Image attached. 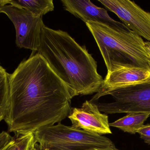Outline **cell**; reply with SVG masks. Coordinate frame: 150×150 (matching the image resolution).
Masks as SVG:
<instances>
[{"label":"cell","mask_w":150,"mask_h":150,"mask_svg":"<svg viewBox=\"0 0 150 150\" xmlns=\"http://www.w3.org/2000/svg\"><path fill=\"white\" fill-rule=\"evenodd\" d=\"M8 79L9 108L4 121L17 136L60 123L71 112L74 93L38 53L21 62Z\"/></svg>","instance_id":"obj_1"},{"label":"cell","mask_w":150,"mask_h":150,"mask_svg":"<svg viewBox=\"0 0 150 150\" xmlns=\"http://www.w3.org/2000/svg\"><path fill=\"white\" fill-rule=\"evenodd\" d=\"M37 52L75 96L98 92L104 79L98 72L97 62L68 33L45 26Z\"/></svg>","instance_id":"obj_2"},{"label":"cell","mask_w":150,"mask_h":150,"mask_svg":"<svg viewBox=\"0 0 150 150\" xmlns=\"http://www.w3.org/2000/svg\"><path fill=\"white\" fill-rule=\"evenodd\" d=\"M105 61L108 72L122 68L150 71V56L142 38L129 30L97 22L86 23Z\"/></svg>","instance_id":"obj_3"},{"label":"cell","mask_w":150,"mask_h":150,"mask_svg":"<svg viewBox=\"0 0 150 150\" xmlns=\"http://www.w3.org/2000/svg\"><path fill=\"white\" fill-rule=\"evenodd\" d=\"M34 140L47 150H88L115 147L109 138L59 123L44 127L34 133Z\"/></svg>","instance_id":"obj_4"},{"label":"cell","mask_w":150,"mask_h":150,"mask_svg":"<svg viewBox=\"0 0 150 150\" xmlns=\"http://www.w3.org/2000/svg\"><path fill=\"white\" fill-rule=\"evenodd\" d=\"M108 95H111L114 101L94 102L100 111L104 114H150V78L145 82L116 89Z\"/></svg>","instance_id":"obj_5"},{"label":"cell","mask_w":150,"mask_h":150,"mask_svg":"<svg viewBox=\"0 0 150 150\" xmlns=\"http://www.w3.org/2000/svg\"><path fill=\"white\" fill-rule=\"evenodd\" d=\"M0 13L7 15L14 24L17 46L30 49L33 53L38 51L42 29L45 26L42 17L35 16L25 9L11 4L1 6Z\"/></svg>","instance_id":"obj_6"},{"label":"cell","mask_w":150,"mask_h":150,"mask_svg":"<svg viewBox=\"0 0 150 150\" xmlns=\"http://www.w3.org/2000/svg\"><path fill=\"white\" fill-rule=\"evenodd\" d=\"M130 31L150 42V13L129 0H98Z\"/></svg>","instance_id":"obj_7"},{"label":"cell","mask_w":150,"mask_h":150,"mask_svg":"<svg viewBox=\"0 0 150 150\" xmlns=\"http://www.w3.org/2000/svg\"><path fill=\"white\" fill-rule=\"evenodd\" d=\"M68 117L73 127L100 135L112 134L108 116L102 113L94 102L86 100L80 108L72 109Z\"/></svg>","instance_id":"obj_8"},{"label":"cell","mask_w":150,"mask_h":150,"mask_svg":"<svg viewBox=\"0 0 150 150\" xmlns=\"http://www.w3.org/2000/svg\"><path fill=\"white\" fill-rule=\"evenodd\" d=\"M64 9L86 23L97 22L116 29L129 30L124 24L115 21L106 10L94 5L89 0H62Z\"/></svg>","instance_id":"obj_9"},{"label":"cell","mask_w":150,"mask_h":150,"mask_svg":"<svg viewBox=\"0 0 150 150\" xmlns=\"http://www.w3.org/2000/svg\"><path fill=\"white\" fill-rule=\"evenodd\" d=\"M150 78V71L134 68H122L108 72L98 92L91 102H96L111 91L125 86L145 82Z\"/></svg>","instance_id":"obj_10"},{"label":"cell","mask_w":150,"mask_h":150,"mask_svg":"<svg viewBox=\"0 0 150 150\" xmlns=\"http://www.w3.org/2000/svg\"><path fill=\"white\" fill-rule=\"evenodd\" d=\"M150 116L149 113H129L109 123L110 127L117 128L125 133L134 134L143 126Z\"/></svg>","instance_id":"obj_11"},{"label":"cell","mask_w":150,"mask_h":150,"mask_svg":"<svg viewBox=\"0 0 150 150\" xmlns=\"http://www.w3.org/2000/svg\"><path fill=\"white\" fill-rule=\"evenodd\" d=\"M9 4L25 9L33 15L40 17L54 10L52 0H9Z\"/></svg>","instance_id":"obj_12"},{"label":"cell","mask_w":150,"mask_h":150,"mask_svg":"<svg viewBox=\"0 0 150 150\" xmlns=\"http://www.w3.org/2000/svg\"><path fill=\"white\" fill-rule=\"evenodd\" d=\"M9 75L0 65V122L4 120L9 108Z\"/></svg>","instance_id":"obj_13"},{"label":"cell","mask_w":150,"mask_h":150,"mask_svg":"<svg viewBox=\"0 0 150 150\" xmlns=\"http://www.w3.org/2000/svg\"><path fill=\"white\" fill-rule=\"evenodd\" d=\"M34 140L33 133L19 136L2 150H28Z\"/></svg>","instance_id":"obj_14"},{"label":"cell","mask_w":150,"mask_h":150,"mask_svg":"<svg viewBox=\"0 0 150 150\" xmlns=\"http://www.w3.org/2000/svg\"><path fill=\"white\" fill-rule=\"evenodd\" d=\"M9 134L5 131H2L0 133V150L4 149L12 140Z\"/></svg>","instance_id":"obj_15"},{"label":"cell","mask_w":150,"mask_h":150,"mask_svg":"<svg viewBox=\"0 0 150 150\" xmlns=\"http://www.w3.org/2000/svg\"><path fill=\"white\" fill-rule=\"evenodd\" d=\"M137 133H138L141 136L150 137V124L143 125L137 130Z\"/></svg>","instance_id":"obj_16"},{"label":"cell","mask_w":150,"mask_h":150,"mask_svg":"<svg viewBox=\"0 0 150 150\" xmlns=\"http://www.w3.org/2000/svg\"><path fill=\"white\" fill-rule=\"evenodd\" d=\"M28 150H47L45 149H41L40 147L39 144H38L37 143L35 142L34 141V140H33V141L32 143L31 144L30 146V148H29Z\"/></svg>","instance_id":"obj_17"},{"label":"cell","mask_w":150,"mask_h":150,"mask_svg":"<svg viewBox=\"0 0 150 150\" xmlns=\"http://www.w3.org/2000/svg\"><path fill=\"white\" fill-rule=\"evenodd\" d=\"M88 150H120L118 149L115 147L107 148H93Z\"/></svg>","instance_id":"obj_18"},{"label":"cell","mask_w":150,"mask_h":150,"mask_svg":"<svg viewBox=\"0 0 150 150\" xmlns=\"http://www.w3.org/2000/svg\"><path fill=\"white\" fill-rule=\"evenodd\" d=\"M141 139L143 140L145 143L150 145V137H146V136H140Z\"/></svg>","instance_id":"obj_19"},{"label":"cell","mask_w":150,"mask_h":150,"mask_svg":"<svg viewBox=\"0 0 150 150\" xmlns=\"http://www.w3.org/2000/svg\"><path fill=\"white\" fill-rule=\"evenodd\" d=\"M9 4V0H0V8L1 6Z\"/></svg>","instance_id":"obj_20"},{"label":"cell","mask_w":150,"mask_h":150,"mask_svg":"<svg viewBox=\"0 0 150 150\" xmlns=\"http://www.w3.org/2000/svg\"><path fill=\"white\" fill-rule=\"evenodd\" d=\"M145 44L146 49H147L150 56V42L148 41H145Z\"/></svg>","instance_id":"obj_21"}]
</instances>
